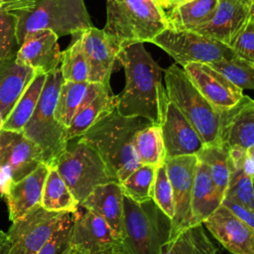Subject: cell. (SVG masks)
<instances>
[{"mask_svg":"<svg viewBox=\"0 0 254 254\" xmlns=\"http://www.w3.org/2000/svg\"><path fill=\"white\" fill-rule=\"evenodd\" d=\"M117 62L124 69L125 86L116 95V110L128 117H143L159 125L168 102L163 69L145 49L135 43L120 50Z\"/></svg>","mask_w":254,"mask_h":254,"instance_id":"cell-1","label":"cell"},{"mask_svg":"<svg viewBox=\"0 0 254 254\" xmlns=\"http://www.w3.org/2000/svg\"><path fill=\"white\" fill-rule=\"evenodd\" d=\"M150 124L153 123L143 117L123 116L115 108L79 138L99 154L116 181L121 183L141 165L134 150V137Z\"/></svg>","mask_w":254,"mask_h":254,"instance_id":"cell-2","label":"cell"},{"mask_svg":"<svg viewBox=\"0 0 254 254\" xmlns=\"http://www.w3.org/2000/svg\"><path fill=\"white\" fill-rule=\"evenodd\" d=\"M105 35L121 49L151 43L168 27L166 12L157 0H106Z\"/></svg>","mask_w":254,"mask_h":254,"instance_id":"cell-3","label":"cell"},{"mask_svg":"<svg viewBox=\"0 0 254 254\" xmlns=\"http://www.w3.org/2000/svg\"><path fill=\"white\" fill-rule=\"evenodd\" d=\"M172 219L152 197L134 199L123 193V247L128 254H161L170 239Z\"/></svg>","mask_w":254,"mask_h":254,"instance_id":"cell-4","label":"cell"},{"mask_svg":"<svg viewBox=\"0 0 254 254\" xmlns=\"http://www.w3.org/2000/svg\"><path fill=\"white\" fill-rule=\"evenodd\" d=\"M54 167L78 205L97 186L117 182L99 154L79 137L66 141Z\"/></svg>","mask_w":254,"mask_h":254,"instance_id":"cell-5","label":"cell"},{"mask_svg":"<svg viewBox=\"0 0 254 254\" xmlns=\"http://www.w3.org/2000/svg\"><path fill=\"white\" fill-rule=\"evenodd\" d=\"M18 18L17 40L37 30H51L58 37L76 35L92 27L84 0H38L28 10L13 12Z\"/></svg>","mask_w":254,"mask_h":254,"instance_id":"cell-6","label":"cell"},{"mask_svg":"<svg viewBox=\"0 0 254 254\" xmlns=\"http://www.w3.org/2000/svg\"><path fill=\"white\" fill-rule=\"evenodd\" d=\"M63 81L60 65L47 74L36 108L22 130L27 138L40 147L44 163L49 167H54L66 144L65 128L55 116Z\"/></svg>","mask_w":254,"mask_h":254,"instance_id":"cell-7","label":"cell"},{"mask_svg":"<svg viewBox=\"0 0 254 254\" xmlns=\"http://www.w3.org/2000/svg\"><path fill=\"white\" fill-rule=\"evenodd\" d=\"M164 71L168 100L173 102L187 118L204 145L216 143L221 110L212 106L200 94L185 70L177 64L170 65Z\"/></svg>","mask_w":254,"mask_h":254,"instance_id":"cell-8","label":"cell"},{"mask_svg":"<svg viewBox=\"0 0 254 254\" xmlns=\"http://www.w3.org/2000/svg\"><path fill=\"white\" fill-rule=\"evenodd\" d=\"M151 43L182 66L191 63L211 64L237 57L227 45L192 31L166 28Z\"/></svg>","mask_w":254,"mask_h":254,"instance_id":"cell-9","label":"cell"},{"mask_svg":"<svg viewBox=\"0 0 254 254\" xmlns=\"http://www.w3.org/2000/svg\"><path fill=\"white\" fill-rule=\"evenodd\" d=\"M65 213L47 210L40 203L32 207L12 222L7 232L10 241L8 254H37L52 237Z\"/></svg>","mask_w":254,"mask_h":254,"instance_id":"cell-10","label":"cell"},{"mask_svg":"<svg viewBox=\"0 0 254 254\" xmlns=\"http://www.w3.org/2000/svg\"><path fill=\"white\" fill-rule=\"evenodd\" d=\"M164 163L171 183L175 206L171 238L183 228L191 225L190 199L197 158L195 155H185L165 159Z\"/></svg>","mask_w":254,"mask_h":254,"instance_id":"cell-11","label":"cell"},{"mask_svg":"<svg viewBox=\"0 0 254 254\" xmlns=\"http://www.w3.org/2000/svg\"><path fill=\"white\" fill-rule=\"evenodd\" d=\"M72 216L70 240L77 254H95L121 243L107 222L94 211L79 205Z\"/></svg>","mask_w":254,"mask_h":254,"instance_id":"cell-12","label":"cell"},{"mask_svg":"<svg viewBox=\"0 0 254 254\" xmlns=\"http://www.w3.org/2000/svg\"><path fill=\"white\" fill-rule=\"evenodd\" d=\"M254 0H218L213 17L190 30L231 46L241 28L252 17Z\"/></svg>","mask_w":254,"mask_h":254,"instance_id":"cell-13","label":"cell"},{"mask_svg":"<svg viewBox=\"0 0 254 254\" xmlns=\"http://www.w3.org/2000/svg\"><path fill=\"white\" fill-rule=\"evenodd\" d=\"M41 163L42 150L22 131L0 129V167L10 172L13 182L29 175Z\"/></svg>","mask_w":254,"mask_h":254,"instance_id":"cell-14","label":"cell"},{"mask_svg":"<svg viewBox=\"0 0 254 254\" xmlns=\"http://www.w3.org/2000/svg\"><path fill=\"white\" fill-rule=\"evenodd\" d=\"M216 143L226 147H254V101L244 95L233 106L219 114Z\"/></svg>","mask_w":254,"mask_h":254,"instance_id":"cell-15","label":"cell"},{"mask_svg":"<svg viewBox=\"0 0 254 254\" xmlns=\"http://www.w3.org/2000/svg\"><path fill=\"white\" fill-rule=\"evenodd\" d=\"M159 126L166 159L195 155L204 146L194 128L177 106L169 100Z\"/></svg>","mask_w":254,"mask_h":254,"instance_id":"cell-16","label":"cell"},{"mask_svg":"<svg viewBox=\"0 0 254 254\" xmlns=\"http://www.w3.org/2000/svg\"><path fill=\"white\" fill-rule=\"evenodd\" d=\"M79 36L88 68V82L109 85L121 48L103 30L93 26L82 31Z\"/></svg>","mask_w":254,"mask_h":254,"instance_id":"cell-17","label":"cell"},{"mask_svg":"<svg viewBox=\"0 0 254 254\" xmlns=\"http://www.w3.org/2000/svg\"><path fill=\"white\" fill-rule=\"evenodd\" d=\"M193 86L216 109H227L243 96L242 89L235 86L208 64L191 63L183 66Z\"/></svg>","mask_w":254,"mask_h":254,"instance_id":"cell-18","label":"cell"},{"mask_svg":"<svg viewBox=\"0 0 254 254\" xmlns=\"http://www.w3.org/2000/svg\"><path fill=\"white\" fill-rule=\"evenodd\" d=\"M202 225L232 254H254V228L233 215L222 204Z\"/></svg>","mask_w":254,"mask_h":254,"instance_id":"cell-19","label":"cell"},{"mask_svg":"<svg viewBox=\"0 0 254 254\" xmlns=\"http://www.w3.org/2000/svg\"><path fill=\"white\" fill-rule=\"evenodd\" d=\"M59 37L51 30H37L28 33L16 54V62L48 74L61 64Z\"/></svg>","mask_w":254,"mask_h":254,"instance_id":"cell-20","label":"cell"},{"mask_svg":"<svg viewBox=\"0 0 254 254\" xmlns=\"http://www.w3.org/2000/svg\"><path fill=\"white\" fill-rule=\"evenodd\" d=\"M48 172L49 166L41 163L29 175L11 184L4 196L12 222L40 203Z\"/></svg>","mask_w":254,"mask_h":254,"instance_id":"cell-21","label":"cell"},{"mask_svg":"<svg viewBox=\"0 0 254 254\" xmlns=\"http://www.w3.org/2000/svg\"><path fill=\"white\" fill-rule=\"evenodd\" d=\"M80 206L100 215L110 226L116 237L123 239V191L118 182L97 186Z\"/></svg>","mask_w":254,"mask_h":254,"instance_id":"cell-22","label":"cell"},{"mask_svg":"<svg viewBox=\"0 0 254 254\" xmlns=\"http://www.w3.org/2000/svg\"><path fill=\"white\" fill-rule=\"evenodd\" d=\"M16 54L0 60V112L4 120L37 73L32 67L17 63Z\"/></svg>","mask_w":254,"mask_h":254,"instance_id":"cell-23","label":"cell"},{"mask_svg":"<svg viewBox=\"0 0 254 254\" xmlns=\"http://www.w3.org/2000/svg\"><path fill=\"white\" fill-rule=\"evenodd\" d=\"M109 85L93 82H72L63 81L56 109L55 116L57 120L66 128L75 113L90 102L96 95Z\"/></svg>","mask_w":254,"mask_h":254,"instance_id":"cell-24","label":"cell"},{"mask_svg":"<svg viewBox=\"0 0 254 254\" xmlns=\"http://www.w3.org/2000/svg\"><path fill=\"white\" fill-rule=\"evenodd\" d=\"M224 193L215 186L206 166L197 161L190 199L191 225L202 223L221 205Z\"/></svg>","mask_w":254,"mask_h":254,"instance_id":"cell-25","label":"cell"},{"mask_svg":"<svg viewBox=\"0 0 254 254\" xmlns=\"http://www.w3.org/2000/svg\"><path fill=\"white\" fill-rule=\"evenodd\" d=\"M115 107L116 95L112 93L110 86L106 87L75 113L65 128L66 141L81 136L96 121L113 111Z\"/></svg>","mask_w":254,"mask_h":254,"instance_id":"cell-26","label":"cell"},{"mask_svg":"<svg viewBox=\"0 0 254 254\" xmlns=\"http://www.w3.org/2000/svg\"><path fill=\"white\" fill-rule=\"evenodd\" d=\"M217 3L218 0H191L172 8L166 13L167 28L190 31L213 17Z\"/></svg>","mask_w":254,"mask_h":254,"instance_id":"cell-27","label":"cell"},{"mask_svg":"<svg viewBox=\"0 0 254 254\" xmlns=\"http://www.w3.org/2000/svg\"><path fill=\"white\" fill-rule=\"evenodd\" d=\"M161 254H217V249L206 235L202 223H196L172 236L162 246Z\"/></svg>","mask_w":254,"mask_h":254,"instance_id":"cell-28","label":"cell"},{"mask_svg":"<svg viewBox=\"0 0 254 254\" xmlns=\"http://www.w3.org/2000/svg\"><path fill=\"white\" fill-rule=\"evenodd\" d=\"M40 204L47 210L72 213L79 206L55 167H49Z\"/></svg>","mask_w":254,"mask_h":254,"instance_id":"cell-29","label":"cell"},{"mask_svg":"<svg viewBox=\"0 0 254 254\" xmlns=\"http://www.w3.org/2000/svg\"><path fill=\"white\" fill-rule=\"evenodd\" d=\"M46 73H36L7 118L4 120L1 129L12 131L23 130L24 126L29 121L36 108L46 80Z\"/></svg>","mask_w":254,"mask_h":254,"instance_id":"cell-30","label":"cell"},{"mask_svg":"<svg viewBox=\"0 0 254 254\" xmlns=\"http://www.w3.org/2000/svg\"><path fill=\"white\" fill-rule=\"evenodd\" d=\"M195 156L198 162L206 166L211 180L218 190L224 193L232 168L228 149L218 143L207 144Z\"/></svg>","mask_w":254,"mask_h":254,"instance_id":"cell-31","label":"cell"},{"mask_svg":"<svg viewBox=\"0 0 254 254\" xmlns=\"http://www.w3.org/2000/svg\"><path fill=\"white\" fill-rule=\"evenodd\" d=\"M134 150L142 165L159 167L165 162V150L160 126L150 124L140 129L134 137Z\"/></svg>","mask_w":254,"mask_h":254,"instance_id":"cell-32","label":"cell"},{"mask_svg":"<svg viewBox=\"0 0 254 254\" xmlns=\"http://www.w3.org/2000/svg\"><path fill=\"white\" fill-rule=\"evenodd\" d=\"M79 34L72 36L74 40L67 49L61 54L60 69L64 81H88V68Z\"/></svg>","mask_w":254,"mask_h":254,"instance_id":"cell-33","label":"cell"},{"mask_svg":"<svg viewBox=\"0 0 254 254\" xmlns=\"http://www.w3.org/2000/svg\"><path fill=\"white\" fill-rule=\"evenodd\" d=\"M208 64L240 89L254 88V63L234 57Z\"/></svg>","mask_w":254,"mask_h":254,"instance_id":"cell-34","label":"cell"},{"mask_svg":"<svg viewBox=\"0 0 254 254\" xmlns=\"http://www.w3.org/2000/svg\"><path fill=\"white\" fill-rule=\"evenodd\" d=\"M156 169L154 166L141 164L125 180L119 183L123 193L137 200L150 198Z\"/></svg>","mask_w":254,"mask_h":254,"instance_id":"cell-35","label":"cell"},{"mask_svg":"<svg viewBox=\"0 0 254 254\" xmlns=\"http://www.w3.org/2000/svg\"><path fill=\"white\" fill-rule=\"evenodd\" d=\"M224 196L234 199L244 204L249 209L254 210L253 178L245 175L242 168H231Z\"/></svg>","mask_w":254,"mask_h":254,"instance_id":"cell-36","label":"cell"},{"mask_svg":"<svg viewBox=\"0 0 254 254\" xmlns=\"http://www.w3.org/2000/svg\"><path fill=\"white\" fill-rule=\"evenodd\" d=\"M72 220V213H65L52 237L37 254H77L70 240Z\"/></svg>","mask_w":254,"mask_h":254,"instance_id":"cell-37","label":"cell"},{"mask_svg":"<svg viewBox=\"0 0 254 254\" xmlns=\"http://www.w3.org/2000/svg\"><path fill=\"white\" fill-rule=\"evenodd\" d=\"M152 199L171 219L175 213L173 190L169 181L165 163L156 169L155 179L152 187Z\"/></svg>","mask_w":254,"mask_h":254,"instance_id":"cell-38","label":"cell"},{"mask_svg":"<svg viewBox=\"0 0 254 254\" xmlns=\"http://www.w3.org/2000/svg\"><path fill=\"white\" fill-rule=\"evenodd\" d=\"M17 22L13 12L0 11V60L16 54L19 49Z\"/></svg>","mask_w":254,"mask_h":254,"instance_id":"cell-39","label":"cell"},{"mask_svg":"<svg viewBox=\"0 0 254 254\" xmlns=\"http://www.w3.org/2000/svg\"><path fill=\"white\" fill-rule=\"evenodd\" d=\"M230 49L238 58L254 63V15L238 32Z\"/></svg>","mask_w":254,"mask_h":254,"instance_id":"cell-40","label":"cell"},{"mask_svg":"<svg viewBox=\"0 0 254 254\" xmlns=\"http://www.w3.org/2000/svg\"><path fill=\"white\" fill-rule=\"evenodd\" d=\"M221 204L237 218L245 222L251 228H254V210H251L244 204L226 196L223 197Z\"/></svg>","mask_w":254,"mask_h":254,"instance_id":"cell-41","label":"cell"},{"mask_svg":"<svg viewBox=\"0 0 254 254\" xmlns=\"http://www.w3.org/2000/svg\"><path fill=\"white\" fill-rule=\"evenodd\" d=\"M242 171L250 178L254 176V147L246 150V155L242 164Z\"/></svg>","mask_w":254,"mask_h":254,"instance_id":"cell-42","label":"cell"},{"mask_svg":"<svg viewBox=\"0 0 254 254\" xmlns=\"http://www.w3.org/2000/svg\"><path fill=\"white\" fill-rule=\"evenodd\" d=\"M38 0H7L9 12L28 10L35 6Z\"/></svg>","mask_w":254,"mask_h":254,"instance_id":"cell-43","label":"cell"},{"mask_svg":"<svg viewBox=\"0 0 254 254\" xmlns=\"http://www.w3.org/2000/svg\"><path fill=\"white\" fill-rule=\"evenodd\" d=\"M12 183L13 179L10 172L5 168L0 167V194L5 195Z\"/></svg>","mask_w":254,"mask_h":254,"instance_id":"cell-44","label":"cell"},{"mask_svg":"<svg viewBox=\"0 0 254 254\" xmlns=\"http://www.w3.org/2000/svg\"><path fill=\"white\" fill-rule=\"evenodd\" d=\"M10 249V241L7 233L0 230V254H8Z\"/></svg>","mask_w":254,"mask_h":254,"instance_id":"cell-45","label":"cell"},{"mask_svg":"<svg viewBox=\"0 0 254 254\" xmlns=\"http://www.w3.org/2000/svg\"><path fill=\"white\" fill-rule=\"evenodd\" d=\"M189 1L191 0H164L163 3L161 4V8L165 11V10H170L172 8H175L179 5H182L184 3H187Z\"/></svg>","mask_w":254,"mask_h":254,"instance_id":"cell-46","label":"cell"},{"mask_svg":"<svg viewBox=\"0 0 254 254\" xmlns=\"http://www.w3.org/2000/svg\"><path fill=\"white\" fill-rule=\"evenodd\" d=\"M95 254H128V253L125 250V248L123 247L122 243H119L118 245H115L109 249H106L104 251H101V252L95 253Z\"/></svg>","mask_w":254,"mask_h":254,"instance_id":"cell-47","label":"cell"},{"mask_svg":"<svg viewBox=\"0 0 254 254\" xmlns=\"http://www.w3.org/2000/svg\"><path fill=\"white\" fill-rule=\"evenodd\" d=\"M0 11H8V3L7 0H0Z\"/></svg>","mask_w":254,"mask_h":254,"instance_id":"cell-48","label":"cell"},{"mask_svg":"<svg viewBox=\"0 0 254 254\" xmlns=\"http://www.w3.org/2000/svg\"><path fill=\"white\" fill-rule=\"evenodd\" d=\"M3 122H4V118H3V116H2V114L0 112V129H1L2 125H3Z\"/></svg>","mask_w":254,"mask_h":254,"instance_id":"cell-49","label":"cell"},{"mask_svg":"<svg viewBox=\"0 0 254 254\" xmlns=\"http://www.w3.org/2000/svg\"><path fill=\"white\" fill-rule=\"evenodd\" d=\"M157 1H158V2H159V4H160V6H161V4H162V3H163V1H164V0H157Z\"/></svg>","mask_w":254,"mask_h":254,"instance_id":"cell-50","label":"cell"}]
</instances>
